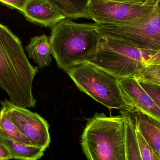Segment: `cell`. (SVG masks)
Returning a JSON list of instances; mask_svg holds the SVG:
<instances>
[{"instance_id": "obj_1", "label": "cell", "mask_w": 160, "mask_h": 160, "mask_svg": "<svg viewBox=\"0 0 160 160\" xmlns=\"http://www.w3.org/2000/svg\"><path fill=\"white\" fill-rule=\"evenodd\" d=\"M38 67L28 60L19 39L0 23V87L9 101L24 108H34V78Z\"/></svg>"}, {"instance_id": "obj_2", "label": "cell", "mask_w": 160, "mask_h": 160, "mask_svg": "<svg viewBox=\"0 0 160 160\" xmlns=\"http://www.w3.org/2000/svg\"><path fill=\"white\" fill-rule=\"evenodd\" d=\"M102 35L95 23H78L65 18L51 27L49 38L52 56L66 72L88 62L96 53Z\"/></svg>"}, {"instance_id": "obj_3", "label": "cell", "mask_w": 160, "mask_h": 160, "mask_svg": "<svg viewBox=\"0 0 160 160\" xmlns=\"http://www.w3.org/2000/svg\"><path fill=\"white\" fill-rule=\"evenodd\" d=\"M87 122L81 136L82 149L89 160H126L125 124L121 115L97 113Z\"/></svg>"}, {"instance_id": "obj_4", "label": "cell", "mask_w": 160, "mask_h": 160, "mask_svg": "<svg viewBox=\"0 0 160 160\" xmlns=\"http://www.w3.org/2000/svg\"><path fill=\"white\" fill-rule=\"evenodd\" d=\"M157 51L141 49L126 42L102 36L96 53L88 61L117 79L134 77L147 65Z\"/></svg>"}, {"instance_id": "obj_5", "label": "cell", "mask_w": 160, "mask_h": 160, "mask_svg": "<svg viewBox=\"0 0 160 160\" xmlns=\"http://www.w3.org/2000/svg\"><path fill=\"white\" fill-rule=\"evenodd\" d=\"M96 23L102 36L119 39L141 49H160V0L150 12L133 20Z\"/></svg>"}, {"instance_id": "obj_6", "label": "cell", "mask_w": 160, "mask_h": 160, "mask_svg": "<svg viewBox=\"0 0 160 160\" xmlns=\"http://www.w3.org/2000/svg\"><path fill=\"white\" fill-rule=\"evenodd\" d=\"M80 91L110 110H127L118 79L88 62L77 65L67 71Z\"/></svg>"}, {"instance_id": "obj_7", "label": "cell", "mask_w": 160, "mask_h": 160, "mask_svg": "<svg viewBox=\"0 0 160 160\" xmlns=\"http://www.w3.org/2000/svg\"><path fill=\"white\" fill-rule=\"evenodd\" d=\"M159 0L132 3L114 0H89L88 13L97 23H117L141 18L149 13Z\"/></svg>"}, {"instance_id": "obj_8", "label": "cell", "mask_w": 160, "mask_h": 160, "mask_svg": "<svg viewBox=\"0 0 160 160\" xmlns=\"http://www.w3.org/2000/svg\"><path fill=\"white\" fill-rule=\"evenodd\" d=\"M1 104L7 108L12 122L31 144L46 151L51 142L48 122L37 113L10 101L5 99Z\"/></svg>"}, {"instance_id": "obj_9", "label": "cell", "mask_w": 160, "mask_h": 160, "mask_svg": "<svg viewBox=\"0 0 160 160\" xmlns=\"http://www.w3.org/2000/svg\"><path fill=\"white\" fill-rule=\"evenodd\" d=\"M128 111L140 113L160 124V108L134 77L118 79Z\"/></svg>"}, {"instance_id": "obj_10", "label": "cell", "mask_w": 160, "mask_h": 160, "mask_svg": "<svg viewBox=\"0 0 160 160\" xmlns=\"http://www.w3.org/2000/svg\"><path fill=\"white\" fill-rule=\"evenodd\" d=\"M21 13L29 21L46 27L66 18L47 0H28Z\"/></svg>"}, {"instance_id": "obj_11", "label": "cell", "mask_w": 160, "mask_h": 160, "mask_svg": "<svg viewBox=\"0 0 160 160\" xmlns=\"http://www.w3.org/2000/svg\"><path fill=\"white\" fill-rule=\"evenodd\" d=\"M25 49L29 57L37 64L39 68H44L51 65L52 61L51 47L49 39L46 35L32 38Z\"/></svg>"}, {"instance_id": "obj_12", "label": "cell", "mask_w": 160, "mask_h": 160, "mask_svg": "<svg viewBox=\"0 0 160 160\" xmlns=\"http://www.w3.org/2000/svg\"><path fill=\"white\" fill-rule=\"evenodd\" d=\"M132 114L141 133L160 160V124L142 114Z\"/></svg>"}, {"instance_id": "obj_13", "label": "cell", "mask_w": 160, "mask_h": 160, "mask_svg": "<svg viewBox=\"0 0 160 160\" xmlns=\"http://www.w3.org/2000/svg\"><path fill=\"white\" fill-rule=\"evenodd\" d=\"M125 124L126 160H142L139 151L136 125L131 113L127 110L120 111Z\"/></svg>"}, {"instance_id": "obj_14", "label": "cell", "mask_w": 160, "mask_h": 160, "mask_svg": "<svg viewBox=\"0 0 160 160\" xmlns=\"http://www.w3.org/2000/svg\"><path fill=\"white\" fill-rule=\"evenodd\" d=\"M66 18L90 19L88 13L89 0H47Z\"/></svg>"}, {"instance_id": "obj_15", "label": "cell", "mask_w": 160, "mask_h": 160, "mask_svg": "<svg viewBox=\"0 0 160 160\" xmlns=\"http://www.w3.org/2000/svg\"><path fill=\"white\" fill-rule=\"evenodd\" d=\"M0 141L8 147L12 159L36 160L41 158L44 155L45 151L37 147L2 137H0Z\"/></svg>"}, {"instance_id": "obj_16", "label": "cell", "mask_w": 160, "mask_h": 160, "mask_svg": "<svg viewBox=\"0 0 160 160\" xmlns=\"http://www.w3.org/2000/svg\"><path fill=\"white\" fill-rule=\"evenodd\" d=\"M0 137L31 145L12 122L8 110L3 105L0 110Z\"/></svg>"}, {"instance_id": "obj_17", "label": "cell", "mask_w": 160, "mask_h": 160, "mask_svg": "<svg viewBox=\"0 0 160 160\" xmlns=\"http://www.w3.org/2000/svg\"><path fill=\"white\" fill-rule=\"evenodd\" d=\"M134 77L139 81L160 85V64L148 65L139 75Z\"/></svg>"}, {"instance_id": "obj_18", "label": "cell", "mask_w": 160, "mask_h": 160, "mask_svg": "<svg viewBox=\"0 0 160 160\" xmlns=\"http://www.w3.org/2000/svg\"><path fill=\"white\" fill-rule=\"evenodd\" d=\"M135 123L138 147L142 160H160L158 157L155 154L153 149L144 138L138 127V125L135 122Z\"/></svg>"}, {"instance_id": "obj_19", "label": "cell", "mask_w": 160, "mask_h": 160, "mask_svg": "<svg viewBox=\"0 0 160 160\" xmlns=\"http://www.w3.org/2000/svg\"><path fill=\"white\" fill-rule=\"evenodd\" d=\"M139 82L160 108V85L147 82Z\"/></svg>"}, {"instance_id": "obj_20", "label": "cell", "mask_w": 160, "mask_h": 160, "mask_svg": "<svg viewBox=\"0 0 160 160\" xmlns=\"http://www.w3.org/2000/svg\"><path fill=\"white\" fill-rule=\"evenodd\" d=\"M28 0H0V3L22 12Z\"/></svg>"}, {"instance_id": "obj_21", "label": "cell", "mask_w": 160, "mask_h": 160, "mask_svg": "<svg viewBox=\"0 0 160 160\" xmlns=\"http://www.w3.org/2000/svg\"><path fill=\"white\" fill-rule=\"evenodd\" d=\"M12 159V156L8 147L0 141V160H8Z\"/></svg>"}, {"instance_id": "obj_22", "label": "cell", "mask_w": 160, "mask_h": 160, "mask_svg": "<svg viewBox=\"0 0 160 160\" xmlns=\"http://www.w3.org/2000/svg\"><path fill=\"white\" fill-rule=\"evenodd\" d=\"M147 64V65L153 64H160V49L150 56Z\"/></svg>"}, {"instance_id": "obj_23", "label": "cell", "mask_w": 160, "mask_h": 160, "mask_svg": "<svg viewBox=\"0 0 160 160\" xmlns=\"http://www.w3.org/2000/svg\"><path fill=\"white\" fill-rule=\"evenodd\" d=\"M114 1H120V2H127L132 3H144L148 0H114Z\"/></svg>"}]
</instances>
